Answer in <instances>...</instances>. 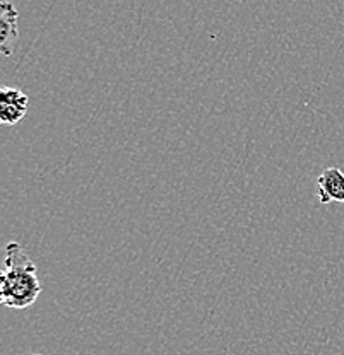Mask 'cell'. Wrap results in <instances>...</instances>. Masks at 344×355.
I'll list each match as a JSON object with an SVG mask.
<instances>
[{
	"label": "cell",
	"instance_id": "2",
	"mask_svg": "<svg viewBox=\"0 0 344 355\" xmlns=\"http://www.w3.org/2000/svg\"><path fill=\"white\" fill-rule=\"evenodd\" d=\"M29 98L16 87L0 89V123L10 127L19 123L28 113Z\"/></svg>",
	"mask_w": 344,
	"mask_h": 355
},
{
	"label": "cell",
	"instance_id": "4",
	"mask_svg": "<svg viewBox=\"0 0 344 355\" xmlns=\"http://www.w3.org/2000/svg\"><path fill=\"white\" fill-rule=\"evenodd\" d=\"M17 9L14 3L3 0L0 6V48L6 57H10L14 50V44L17 42Z\"/></svg>",
	"mask_w": 344,
	"mask_h": 355
},
{
	"label": "cell",
	"instance_id": "3",
	"mask_svg": "<svg viewBox=\"0 0 344 355\" xmlns=\"http://www.w3.org/2000/svg\"><path fill=\"white\" fill-rule=\"evenodd\" d=\"M317 184H319L317 197H319V202L322 205H327V203L332 202L344 203V173L341 169H325V171L317 178Z\"/></svg>",
	"mask_w": 344,
	"mask_h": 355
},
{
	"label": "cell",
	"instance_id": "5",
	"mask_svg": "<svg viewBox=\"0 0 344 355\" xmlns=\"http://www.w3.org/2000/svg\"><path fill=\"white\" fill-rule=\"evenodd\" d=\"M33 355H43V354H33Z\"/></svg>",
	"mask_w": 344,
	"mask_h": 355
},
{
	"label": "cell",
	"instance_id": "1",
	"mask_svg": "<svg viewBox=\"0 0 344 355\" xmlns=\"http://www.w3.org/2000/svg\"><path fill=\"white\" fill-rule=\"evenodd\" d=\"M36 266L19 243L6 248V266L0 273V301L6 308L26 309L42 294Z\"/></svg>",
	"mask_w": 344,
	"mask_h": 355
}]
</instances>
